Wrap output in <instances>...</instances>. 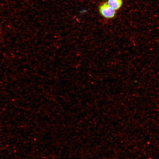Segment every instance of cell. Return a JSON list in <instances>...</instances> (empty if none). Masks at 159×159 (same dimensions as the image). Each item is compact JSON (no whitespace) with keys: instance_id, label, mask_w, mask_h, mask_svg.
I'll list each match as a JSON object with an SVG mask.
<instances>
[{"instance_id":"6da1fadb","label":"cell","mask_w":159,"mask_h":159,"mask_svg":"<svg viewBox=\"0 0 159 159\" xmlns=\"http://www.w3.org/2000/svg\"><path fill=\"white\" fill-rule=\"evenodd\" d=\"M99 11L103 16L108 19L113 18L115 14V10L111 7L107 2L102 3L100 5Z\"/></svg>"},{"instance_id":"7a4b0ae2","label":"cell","mask_w":159,"mask_h":159,"mask_svg":"<svg viewBox=\"0 0 159 159\" xmlns=\"http://www.w3.org/2000/svg\"><path fill=\"white\" fill-rule=\"evenodd\" d=\"M107 2L109 5L115 10L119 9L122 4V0H108Z\"/></svg>"}]
</instances>
